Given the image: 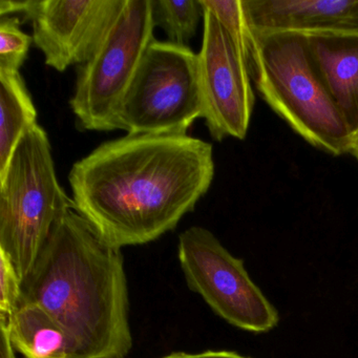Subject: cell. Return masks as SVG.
<instances>
[{"label":"cell","mask_w":358,"mask_h":358,"mask_svg":"<svg viewBox=\"0 0 358 358\" xmlns=\"http://www.w3.org/2000/svg\"><path fill=\"white\" fill-rule=\"evenodd\" d=\"M215 178L213 148L188 135L104 142L69 175L75 210L108 244H148L177 227Z\"/></svg>","instance_id":"cell-1"},{"label":"cell","mask_w":358,"mask_h":358,"mask_svg":"<svg viewBox=\"0 0 358 358\" xmlns=\"http://www.w3.org/2000/svg\"><path fill=\"white\" fill-rule=\"evenodd\" d=\"M125 0H24L20 14L33 24V43L57 72L87 64L101 47Z\"/></svg>","instance_id":"cell-9"},{"label":"cell","mask_w":358,"mask_h":358,"mask_svg":"<svg viewBox=\"0 0 358 358\" xmlns=\"http://www.w3.org/2000/svg\"><path fill=\"white\" fill-rule=\"evenodd\" d=\"M71 209L74 202L58 182L49 137L36 124L0 173V251L13 262L22 282Z\"/></svg>","instance_id":"cell-4"},{"label":"cell","mask_w":358,"mask_h":358,"mask_svg":"<svg viewBox=\"0 0 358 358\" xmlns=\"http://www.w3.org/2000/svg\"><path fill=\"white\" fill-rule=\"evenodd\" d=\"M36 124V108L20 71L0 70V173L20 139Z\"/></svg>","instance_id":"cell-13"},{"label":"cell","mask_w":358,"mask_h":358,"mask_svg":"<svg viewBox=\"0 0 358 358\" xmlns=\"http://www.w3.org/2000/svg\"><path fill=\"white\" fill-rule=\"evenodd\" d=\"M251 78L270 108L314 148L341 156L355 139L299 32H252Z\"/></svg>","instance_id":"cell-3"},{"label":"cell","mask_w":358,"mask_h":358,"mask_svg":"<svg viewBox=\"0 0 358 358\" xmlns=\"http://www.w3.org/2000/svg\"><path fill=\"white\" fill-rule=\"evenodd\" d=\"M306 37L314 66L356 141L358 33H308Z\"/></svg>","instance_id":"cell-11"},{"label":"cell","mask_w":358,"mask_h":358,"mask_svg":"<svg viewBox=\"0 0 358 358\" xmlns=\"http://www.w3.org/2000/svg\"><path fill=\"white\" fill-rule=\"evenodd\" d=\"M178 259L192 292L220 317L253 333L272 330L280 316L244 267L206 228L192 226L179 236Z\"/></svg>","instance_id":"cell-7"},{"label":"cell","mask_w":358,"mask_h":358,"mask_svg":"<svg viewBox=\"0 0 358 358\" xmlns=\"http://www.w3.org/2000/svg\"><path fill=\"white\" fill-rule=\"evenodd\" d=\"M22 282L13 262L0 251V322L8 324L20 306Z\"/></svg>","instance_id":"cell-17"},{"label":"cell","mask_w":358,"mask_h":358,"mask_svg":"<svg viewBox=\"0 0 358 358\" xmlns=\"http://www.w3.org/2000/svg\"><path fill=\"white\" fill-rule=\"evenodd\" d=\"M152 5L155 26L164 31L171 43L188 45L204 17L200 0H152Z\"/></svg>","instance_id":"cell-14"},{"label":"cell","mask_w":358,"mask_h":358,"mask_svg":"<svg viewBox=\"0 0 358 358\" xmlns=\"http://www.w3.org/2000/svg\"><path fill=\"white\" fill-rule=\"evenodd\" d=\"M24 303L43 308L62 327L70 358H125L133 348L122 251L75 209L56 225L22 282Z\"/></svg>","instance_id":"cell-2"},{"label":"cell","mask_w":358,"mask_h":358,"mask_svg":"<svg viewBox=\"0 0 358 358\" xmlns=\"http://www.w3.org/2000/svg\"><path fill=\"white\" fill-rule=\"evenodd\" d=\"M205 11L213 14L229 33L250 69L253 34L247 22L243 0H200Z\"/></svg>","instance_id":"cell-15"},{"label":"cell","mask_w":358,"mask_h":358,"mask_svg":"<svg viewBox=\"0 0 358 358\" xmlns=\"http://www.w3.org/2000/svg\"><path fill=\"white\" fill-rule=\"evenodd\" d=\"M202 118L198 54L155 39L123 98L117 129L127 135H187Z\"/></svg>","instance_id":"cell-5"},{"label":"cell","mask_w":358,"mask_h":358,"mask_svg":"<svg viewBox=\"0 0 358 358\" xmlns=\"http://www.w3.org/2000/svg\"><path fill=\"white\" fill-rule=\"evenodd\" d=\"M203 26L198 54L202 118L215 141L245 139L255 106L248 62L223 24L205 10Z\"/></svg>","instance_id":"cell-8"},{"label":"cell","mask_w":358,"mask_h":358,"mask_svg":"<svg viewBox=\"0 0 358 358\" xmlns=\"http://www.w3.org/2000/svg\"><path fill=\"white\" fill-rule=\"evenodd\" d=\"M155 28L152 0H125L101 47L77 71L70 106L83 129H117L121 103L146 49L155 41Z\"/></svg>","instance_id":"cell-6"},{"label":"cell","mask_w":358,"mask_h":358,"mask_svg":"<svg viewBox=\"0 0 358 358\" xmlns=\"http://www.w3.org/2000/svg\"><path fill=\"white\" fill-rule=\"evenodd\" d=\"M160 358H248L236 352L226 350H207L199 353H187V352H173L169 355Z\"/></svg>","instance_id":"cell-18"},{"label":"cell","mask_w":358,"mask_h":358,"mask_svg":"<svg viewBox=\"0 0 358 358\" xmlns=\"http://www.w3.org/2000/svg\"><path fill=\"white\" fill-rule=\"evenodd\" d=\"M33 37L20 29L18 17H1L0 70L20 71L28 57Z\"/></svg>","instance_id":"cell-16"},{"label":"cell","mask_w":358,"mask_h":358,"mask_svg":"<svg viewBox=\"0 0 358 358\" xmlns=\"http://www.w3.org/2000/svg\"><path fill=\"white\" fill-rule=\"evenodd\" d=\"M351 154L353 155V156L358 160V139L356 140L355 143H354Z\"/></svg>","instance_id":"cell-20"},{"label":"cell","mask_w":358,"mask_h":358,"mask_svg":"<svg viewBox=\"0 0 358 358\" xmlns=\"http://www.w3.org/2000/svg\"><path fill=\"white\" fill-rule=\"evenodd\" d=\"M7 328L10 341L24 358H70V343L62 327L39 306H18Z\"/></svg>","instance_id":"cell-12"},{"label":"cell","mask_w":358,"mask_h":358,"mask_svg":"<svg viewBox=\"0 0 358 358\" xmlns=\"http://www.w3.org/2000/svg\"><path fill=\"white\" fill-rule=\"evenodd\" d=\"M252 32L358 33V0H243Z\"/></svg>","instance_id":"cell-10"},{"label":"cell","mask_w":358,"mask_h":358,"mask_svg":"<svg viewBox=\"0 0 358 358\" xmlns=\"http://www.w3.org/2000/svg\"><path fill=\"white\" fill-rule=\"evenodd\" d=\"M15 350L10 341L7 328L3 324H0V358H16Z\"/></svg>","instance_id":"cell-19"}]
</instances>
